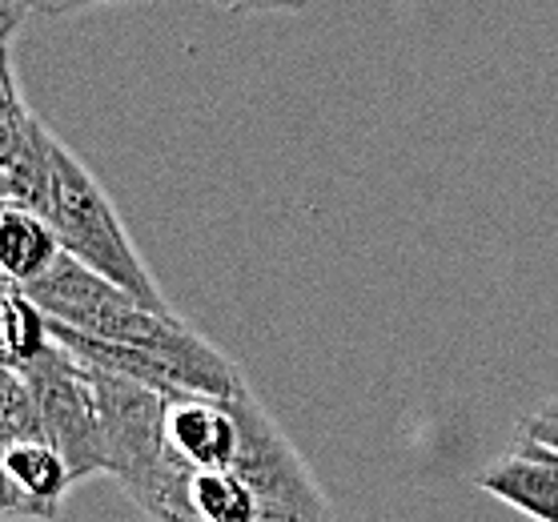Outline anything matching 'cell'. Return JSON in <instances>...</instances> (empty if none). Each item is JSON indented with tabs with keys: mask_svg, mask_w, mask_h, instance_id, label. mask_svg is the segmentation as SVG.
Returning a JSON list of instances; mask_svg holds the SVG:
<instances>
[{
	"mask_svg": "<svg viewBox=\"0 0 558 522\" xmlns=\"http://www.w3.org/2000/svg\"><path fill=\"white\" fill-rule=\"evenodd\" d=\"M25 293L52 321H64V326L89 333V338H101V342L145 350V354L169 357V362L185 366L205 398H233L250 386L238 362L221 354L214 342H205L185 318L157 314L137 293L121 290L69 254L57 257V266L40 281L25 286Z\"/></svg>",
	"mask_w": 558,
	"mask_h": 522,
	"instance_id": "6da1fadb",
	"label": "cell"
},
{
	"mask_svg": "<svg viewBox=\"0 0 558 522\" xmlns=\"http://www.w3.org/2000/svg\"><path fill=\"white\" fill-rule=\"evenodd\" d=\"M49 221L57 230L61 254L76 257L81 266H89L93 274L109 278L121 290L137 293L141 302L166 318H181L166 290L157 286L149 262L141 257V250L129 238L125 221L117 214L113 197L105 193V185L93 178V169L64 145L61 137L52 141V209Z\"/></svg>",
	"mask_w": 558,
	"mask_h": 522,
	"instance_id": "7a4b0ae2",
	"label": "cell"
},
{
	"mask_svg": "<svg viewBox=\"0 0 558 522\" xmlns=\"http://www.w3.org/2000/svg\"><path fill=\"white\" fill-rule=\"evenodd\" d=\"M238 414V459L229 471H238L250 495H254L257 522H333L330 498L322 495L314 471L305 466L298 446L286 438L269 410L257 402V394L245 386L242 394L229 398Z\"/></svg>",
	"mask_w": 558,
	"mask_h": 522,
	"instance_id": "3957f363",
	"label": "cell"
},
{
	"mask_svg": "<svg viewBox=\"0 0 558 522\" xmlns=\"http://www.w3.org/2000/svg\"><path fill=\"white\" fill-rule=\"evenodd\" d=\"M25 378L37 394L45 442L57 446L73 483L109 474V450H105V426L89 383V366L52 342L37 362H28Z\"/></svg>",
	"mask_w": 558,
	"mask_h": 522,
	"instance_id": "277c9868",
	"label": "cell"
},
{
	"mask_svg": "<svg viewBox=\"0 0 558 522\" xmlns=\"http://www.w3.org/2000/svg\"><path fill=\"white\" fill-rule=\"evenodd\" d=\"M89 366V362H85ZM89 383L97 394L105 426V450H109V478H117L121 490L141 483L169 459L166 442V414L169 398L153 386H141L133 378L109 374L101 366H89Z\"/></svg>",
	"mask_w": 558,
	"mask_h": 522,
	"instance_id": "5b68a950",
	"label": "cell"
},
{
	"mask_svg": "<svg viewBox=\"0 0 558 522\" xmlns=\"http://www.w3.org/2000/svg\"><path fill=\"white\" fill-rule=\"evenodd\" d=\"M166 442L169 454L193 471H229L238 459V442H242L229 398H169Z\"/></svg>",
	"mask_w": 558,
	"mask_h": 522,
	"instance_id": "8992f818",
	"label": "cell"
},
{
	"mask_svg": "<svg viewBox=\"0 0 558 522\" xmlns=\"http://www.w3.org/2000/svg\"><path fill=\"white\" fill-rule=\"evenodd\" d=\"M483 490L534 522H558V450L519 438L507 459L483 471Z\"/></svg>",
	"mask_w": 558,
	"mask_h": 522,
	"instance_id": "52a82bcc",
	"label": "cell"
},
{
	"mask_svg": "<svg viewBox=\"0 0 558 522\" xmlns=\"http://www.w3.org/2000/svg\"><path fill=\"white\" fill-rule=\"evenodd\" d=\"M57 257H61V242H57L49 217L21 209V205L0 209V274L13 281L16 290L45 278L57 266Z\"/></svg>",
	"mask_w": 558,
	"mask_h": 522,
	"instance_id": "ba28073f",
	"label": "cell"
},
{
	"mask_svg": "<svg viewBox=\"0 0 558 522\" xmlns=\"http://www.w3.org/2000/svg\"><path fill=\"white\" fill-rule=\"evenodd\" d=\"M52 133L40 117L9 154H0V202L49 217L52 209Z\"/></svg>",
	"mask_w": 558,
	"mask_h": 522,
	"instance_id": "9c48e42d",
	"label": "cell"
},
{
	"mask_svg": "<svg viewBox=\"0 0 558 522\" xmlns=\"http://www.w3.org/2000/svg\"><path fill=\"white\" fill-rule=\"evenodd\" d=\"M4 466L13 474V483L25 490L33 502H37L49 519L61 514V498L69 495V486H73V474L64 466V459L57 454V446L45 442V438H13L9 450H4Z\"/></svg>",
	"mask_w": 558,
	"mask_h": 522,
	"instance_id": "30bf717a",
	"label": "cell"
},
{
	"mask_svg": "<svg viewBox=\"0 0 558 522\" xmlns=\"http://www.w3.org/2000/svg\"><path fill=\"white\" fill-rule=\"evenodd\" d=\"M0 338H4V350L13 354V366L25 369L52 345L49 314L25 290H13L0 302Z\"/></svg>",
	"mask_w": 558,
	"mask_h": 522,
	"instance_id": "8fae6325",
	"label": "cell"
},
{
	"mask_svg": "<svg viewBox=\"0 0 558 522\" xmlns=\"http://www.w3.org/2000/svg\"><path fill=\"white\" fill-rule=\"evenodd\" d=\"M190 495L205 522H257L254 495L238 471H193Z\"/></svg>",
	"mask_w": 558,
	"mask_h": 522,
	"instance_id": "7c38bea8",
	"label": "cell"
},
{
	"mask_svg": "<svg viewBox=\"0 0 558 522\" xmlns=\"http://www.w3.org/2000/svg\"><path fill=\"white\" fill-rule=\"evenodd\" d=\"M33 117L37 113H28L25 97H21V85H16L13 49L0 45V154H9L16 141L25 137L28 125H33Z\"/></svg>",
	"mask_w": 558,
	"mask_h": 522,
	"instance_id": "4fadbf2b",
	"label": "cell"
},
{
	"mask_svg": "<svg viewBox=\"0 0 558 522\" xmlns=\"http://www.w3.org/2000/svg\"><path fill=\"white\" fill-rule=\"evenodd\" d=\"M0 422H9L16 430L33 434V438H45L37 394H33V386H28L25 369L0 366Z\"/></svg>",
	"mask_w": 558,
	"mask_h": 522,
	"instance_id": "5bb4252c",
	"label": "cell"
},
{
	"mask_svg": "<svg viewBox=\"0 0 558 522\" xmlns=\"http://www.w3.org/2000/svg\"><path fill=\"white\" fill-rule=\"evenodd\" d=\"M21 434L25 430H16V426H9V422H0V519L4 522H52L49 514H45V510L13 483V474H9V466H4V450H9V442L21 438ZM28 438H33V434H28Z\"/></svg>",
	"mask_w": 558,
	"mask_h": 522,
	"instance_id": "9a60e30c",
	"label": "cell"
},
{
	"mask_svg": "<svg viewBox=\"0 0 558 522\" xmlns=\"http://www.w3.org/2000/svg\"><path fill=\"white\" fill-rule=\"evenodd\" d=\"M21 13H37V16H69V13H85V9H101V4H125V0H9Z\"/></svg>",
	"mask_w": 558,
	"mask_h": 522,
	"instance_id": "2e32d148",
	"label": "cell"
},
{
	"mask_svg": "<svg viewBox=\"0 0 558 522\" xmlns=\"http://www.w3.org/2000/svg\"><path fill=\"white\" fill-rule=\"evenodd\" d=\"M229 13H310L314 0H214Z\"/></svg>",
	"mask_w": 558,
	"mask_h": 522,
	"instance_id": "e0dca14e",
	"label": "cell"
},
{
	"mask_svg": "<svg viewBox=\"0 0 558 522\" xmlns=\"http://www.w3.org/2000/svg\"><path fill=\"white\" fill-rule=\"evenodd\" d=\"M522 438H534V442L550 446V450H558V402L555 406L538 410V414H531V418L522 422Z\"/></svg>",
	"mask_w": 558,
	"mask_h": 522,
	"instance_id": "ac0fdd59",
	"label": "cell"
},
{
	"mask_svg": "<svg viewBox=\"0 0 558 522\" xmlns=\"http://www.w3.org/2000/svg\"><path fill=\"white\" fill-rule=\"evenodd\" d=\"M13 290H16L13 281H9V278H4V274H0V302H4V298H9V293H13Z\"/></svg>",
	"mask_w": 558,
	"mask_h": 522,
	"instance_id": "d6986e66",
	"label": "cell"
},
{
	"mask_svg": "<svg viewBox=\"0 0 558 522\" xmlns=\"http://www.w3.org/2000/svg\"><path fill=\"white\" fill-rule=\"evenodd\" d=\"M0 366H13V354L4 350V338H0ZM16 369V366H13Z\"/></svg>",
	"mask_w": 558,
	"mask_h": 522,
	"instance_id": "ffe728a7",
	"label": "cell"
},
{
	"mask_svg": "<svg viewBox=\"0 0 558 522\" xmlns=\"http://www.w3.org/2000/svg\"><path fill=\"white\" fill-rule=\"evenodd\" d=\"M0 209H4V202H0Z\"/></svg>",
	"mask_w": 558,
	"mask_h": 522,
	"instance_id": "44dd1931",
	"label": "cell"
}]
</instances>
